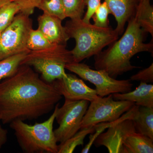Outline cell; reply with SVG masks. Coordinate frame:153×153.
Here are the masks:
<instances>
[{
    "mask_svg": "<svg viewBox=\"0 0 153 153\" xmlns=\"http://www.w3.org/2000/svg\"><path fill=\"white\" fill-rule=\"evenodd\" d=\"M62 96L53 83L41 79L31 66L21 65L0 81V117L4 124L36 119L50 112Z\"/></svg>",
    "mask_w": 153,
    "mask_h": 153,
    "instance_id": "6da1fadb",
    "label": "cell"
},
{
    "mask_svg": "<svg viewBox=\"0 0 153 153\" xmlns=\"http://www.w3.org/2000/svg\"><path fill=\"white\" fill-rule=\"evenodd\" d=\"M144 31L136 17L128 21V25L121 38L108 45L107 49L94 56L97 70L105 71L113 78L140 67L132 65L130 60L141 52L153 53V42H143Z\"/></svg>",
    "mask_w": 153,
    "mask_h": 153,
    "instance_id": "7a4b0ae2",
    "label": "cell"
},
{
    "mask_svg": "<svg viewBox=\"0 0 153 153\" xmlns=\"http://www.w3.org/2000/svg\"><path fill=\"white\" fill-rule=\"evenodd\" d=\"M64 27L69 38L75 41V47L70 51L74 63L97 55L119 38L115 29L97 27L82 19H70Z\"/></svg>",
    "mask_w": 153,
    "mask_h": 153,
    "instance_id": "3957f363",
    "label": "cell"
},
{
    "mask_svg": "<svg viewBox=\"0 0 153 153\" xmlns=\"http://www.w3.org/2000/svg\"><path fill=\"white\" fill-rule=\"evenodd\" d=\"M59 105V103L56 104L52 114L44 122L29 125L17 119L10 123L24 152L58 153L59 145L54 134L53 124Z\"/></svg>",
    "mask_w": 153,
    "mask_h": 153,
    "instance_id": "277c9868",
    "label": "cell"
},
{
    "mask_svg": "<svg viewBox=\"0 0 153 153\" xmlns=\"http://www.w3.org/2000/svg\"><path fill=\"white\" fill-rule=\"evenodd\" d=\"M73 62L71 51L66 45L56 44L38 51H30L21 65L33 66L41 74L43 80L52 83L66 76L65 66Z\"/></svg>",
    "mask_w": 153,
    "mask_h": 153,
    "instance_id": "5b68a950",
    "label": "cell"
},
{
    "mask_svg": "<svg viewBox=\"0 0 153 153\" xmlns=\"http://www.w3.org/2000/svg\"><path fill=\"white\" fill-rule=\"evenodd\" d=\"M30 16L19 13L13 22L0 33V60L29 52L27 42L32 28Z\"/></svg>",
    "mask_w": 153,
    "mask_h": 153,
    "instance_id": "8992f818",
    "label": "cell"
},
{
    "mask_svg": "<svg viewBox=\"0 0 153 153\" xmlns=\"http://www.w3.org/2000/svg\"><path fill=\"white\" fill-rule=\"evenodd\" d=\"M65 68L93 84L97 95L101 97L115 93H127L131 91L133 87L130 79L117 80L105 71L94 70L85 63L72 62L66 64Z\"/></svg>",
    "mask_w": 153,
    "mask_h": 153,
    "instance_id": "52a82bcc",
    "label": "cell"
},
{
    "mask_svg": "<svg viewBox=\"0 0 153 153\" xmlns=\"http://www.w3.org/2000/svg\"><path fill=\"white\" fill-rule=\"evenodd\" d=\"M90 103L82 118L80 129L102 123L116 121L135 105L132 102L115 100L112 94L99 96Z\"/></svg>",
    "mask_w": 153,
    "mask_h": 153,
    "instance_id": "ba28073f",
    "label": "cell"
},
{
    "mask_svg": "<svg viewBox=\"0 0 153 153\" xmlns=\"http://www.w3.org/2000/svg\"><path fill=\"white\" fill-rule=\"evenodd\" d=\"M90 102L82 100L66 101L57 108L55 119L59 126L54 130L57 143L60 144L73 136L80 129L82 118Z\"/></svg>",
    "mask_w": 153,
    "mask_h": 153,
    "instance_id": "9c48e42d",
    "label": "cell"
},
{
    "mask_svg": "<svg viewBox=\"0 0 153 153\" xmlns=\"http://www.w3.org/2000/svg\"><path fill=\"white\" fill-rule=\"evenodd\" d=\"M131 108L119 119L114 122L108 128L107 131L102 133L97 137L93 143L96 147L104 146L109 153H122L125 138L135 132L133 122L131 119Z\"/></svg>",
    "mask_w": 153,
    "mask_h": 153,
    "instance_id": "30bf717a",
    "label": "cell"
},
{
    "mask_svg": "<svg viewBox=\"0 0 153 153\" xmlns=\"http://www.w3.org/2000/svg\"><path fill=\"white\" fill-rule=\"evenodd\" d=\"M52 83L66 101L85 100L90 102L99 97L95 89L88 87L82 79L74 74H66V76Z\"/></svg>",
    "mask_w": 153,
    "mask_h": 153,
    "instance_id": "8fae6325",
    "label": "cell"
},
{
    "mask_svg": "<svg viewBox=\"0 0 153 153\" xmlns=\"http://www.w3.org/2000/svg\"><path fill=\"white\" fill-rule=\"evenodd\" d=\"M61 19L46 13L38 17V29L51 43L66 45L69 40Z\"/></svg>",
    "mask_w": 153,
    "mask_h": 153,
    "instance_id": "7c38bea8",
    "label": "cell"
},
{
    "mask_svg": "<svg viewBox=\"0 0 153 153\" xmlns=\"http://www.w3.org/2000/svg\"><path fill=\"white\" fill-rule=\"evenodd\" d=\"M112 14L116 20L115 30L119 36L124 31L127 22L134 16L139 0H105Z\"/></svg>",
    "mask_w": 153,
    "mask_h": 153,
    "instance_id": "4fadbf2b",
    "label": "cell"
},
{
    "mask_svg": "<svg viewBox=\"0 0 153 153\" xmlns=\"http://www.w3.org/2000/svg\"><path fill=\"white\" fill-rule=\"evenodd\" d=\"M116 100L132 102L138 106L153 108V85L140 82L134 90L125 93L112 94Z\"/></svg>",
    "mask_w": 153,
    "mask_h": 153,
    "instance_id": "5bb4252c",
    "label": "cell"
},
{
    "mask_svg": "<svg viewBox=\"0 0 153 153\" xmlns=\"http://www.w3.org/2000/svg\"><path fill=\"white\" fill-rule=\"evenodd\" d=\"M131 110V119L133 122L136 132L153 140V108L134 105Z\"/></svg>",
    "mask_w": 153,
    "mask_h": 153,
    "instance_id": "9a60e30c",
    "label": "cell"
},
{
    "mask_svg": "<svg viewBox=\"0 0 153 153\" xmlns=\"http://www.w3.org/2000/svg\"><path fill=\"white\" fill-rule=\"evenodd\" d=\"M153 140L148 137L134 132L125 138L122 153H153Z\"/></svg>",
    "mask_w": 153,
    "mask_h": 153,
    "instance_id": "2e32d148",
    "label": "cell"
},
{
    "mask_svg": "<svg viewBox=\"0 0 153 153\" xmlns=\"http://www.w3.org/2000/svg\"><path fill=\"white\" fill-rule=\"evenodd\" d=\"M135 17L144 32L153 36V8L150 0L139 1Z\"/></svg>",
    "mask_w": 153,
    "mask_h": 153,
    "instance_id": "e0dca14e",
    "label": "cell"
},
{
    "mask_svg": "<svg viewBox=\"0 0 153 153\" xmlns=\"http://www.w3.org/2000/svg\"><path fill=\"white\" fill-rule=\"evenodd\" d=\"M95 126L80 129L73 136L59 145L58 153H73L77 146L83 145L84 140L88 134L95 131Z\"/></svg>",
    "mask_w": 153,
    "mask_h": 153,
    "instance_id": "ac0fdd59",
    "label": "cell"
},
{
    "mask_svg": "<svg viewBox=\"0 0 153 153\" xmlns=\"http://www.w3.org/2000/svg\"><path fill=\"white\" fill-rule=\"evenodd\" d=\"M30 51L22 52L0 60V81L12 76L16 72L22 61Z\"/></svg>",
    "mask_w": 153,
    "mask_h": 153,
    "instance_id": "d6986e66",
    "label": "cell"
},
{
    "mask_svg": "<svg viewBox=\"0 0 153 153\" xmlns=\"http://www.w3.org/2000/svg\"><path fill=\"white\" fill-rule=\"evenodd\" d=\"M55 44L51 43L38 29H32L28 36L27 47L30 51H38L48 49Z\"/></svg>",
    "mask_w": 153,
    "mask_h": 153,
    "instance_id": "ffe728a7",
    "label": "cell"
},
{
    "mask_svg": "<svg viewBox=\"0 0 153 153\" xmlns=\"http://www.w3.org/2000/svg\"><path fill=\"white\" fill-rule=\"evenodd\" d=\"M87 0H62L66 18L82 19Z\"/></svg>",
    "mask_w": 153,
    "mask_h": 153,
    "instance_id": "44dd1931",
    "label": "cell"
},
{
    "mask_svg": "<svg viewBox=\"0 0 153 153\" xmlns=\"http://www.w3.org/2000/svg\"><path fill=\"white\" fill-rule=\"evenodd\" d=\"M20 12L19 6L13 1L0 8V33L10 25L16 15Z\"/></svg>",
    "mask_w": 153,
    "mask_h": 153,
    "instance_id": "7402d4cb",
    "label": "cell"
},
{
    "mask_svg": "<svg viewBox=\"0 0 153 153\" xmlns=\"http://www.w3.org/2000/svg\"><path fill=\"white\" fill-rule=\"evenodd\" d=\"M38 8L61 20L66 18L62 0H41Z\"/></svg>",
    "mask_w": 153,
    "mask_h": 153,
    "instance_id": "603a6c76",
    "label": "cell"
},
{
    "mask_svg": "<svg viewBox=\"0 0 153 153\" xmlns=\"http://www.w3.org/2000/svg\"><path fill=\"white\" fill-rule=\"evenodd\" d=\"M110 14L109 9L105 1L100 4L94 14L93 18L94 25L100 27H109L108 15Z\"/></svg>",
    "mask_w": 153,
    "mask_h": 153,
    "instance_id": "cb8c5ba5",
    "label": "cell"
},
{
    "mask_svg": "<svg viewBox=\"0 0 153 153\" xmlns=\"http://www.w3.org/2000/svg\"><path fill=\"white\" fill-rule=\"evenodd\" d=\"M13 1L19 6L20 13L30 16L38 8L41 0H13Z\"/></svg>",
    "mask_w": 153,
    "mask_h": 153,
    "instance_id": "d4e9b609",
    "label": "cell"
},
{
    "mask_svg": "<svg viewBox=\"0 0 153 153\" xmlns=\"http://www.w3.org/2000/svg\"><path fill=\"white\" fill-rule=\"evenodd\" d=\"M131 81H138L140 82L149 83L153 82V63L148 68L139 71L130 77Z\"/></svg>",
    "mask_w": 153,
    "mask_h": 153,
    "instance_id": "484cf974",
    "label": "cell"
},
{
    "mask_svg": "<svg viewBox=\"0 0 153 153\" xmlns=\"http://www.w3.org/2000/svg\"><path fill=\"white\" fill-rule=\"evenodd\" d=\"M101 0H87L86 4L87 10L85 16L82 19V21L86 23H90L91 19L92 18L97 9L101 4Z\"/></svg>",
    "mask_w": 153,
    "mask_h": 153,
    "instance_id": "4316f807",
    "label": "cell"
},
{
    "mask_svg": "<svg viewBox=\"0 0 153 153\" xmlns=\"http://www.w3.org/2000/svg\"><path fill=\"white\" fill-rule=\"evenodd\" d=\"M1 121V119L0 117V121ZM7 130L3 128L0 124V150L7 141Z\"/></svg>",
    "mask_w": 153,
    "mask_h": 153,
    "instance_id": "83f0119b",
    "label": "cell"
},
{
    "mask_svg": "<svg viewBox=\"0 0 153 153\" xmlns=\"http://www.w3.org/2000/svg\"><path fill=\"white\" fill-rule=\"evenodd\" d=\"M13 1V0H0V8L6 4Z\"/></svg>",
    "mask_w": 153,
    "mask_h": 153,
    "instance_id": "f1b7e54d",
    "label": "cell"
},
{
    "mask_svg": "<svg viewBox=\"0 0 153 153\" xmlns=\"http://www.w3.org/2000/svg\"><path fill=\"white\" fill-rule=\"evenodd\" d=\"M139 1H141V0H139Z\"/></svg>",
    "mask_w": 153,
    "mask_h": 153,
    "instance_id": "f546056e",
    "label": "cell"
}]
</instances>
